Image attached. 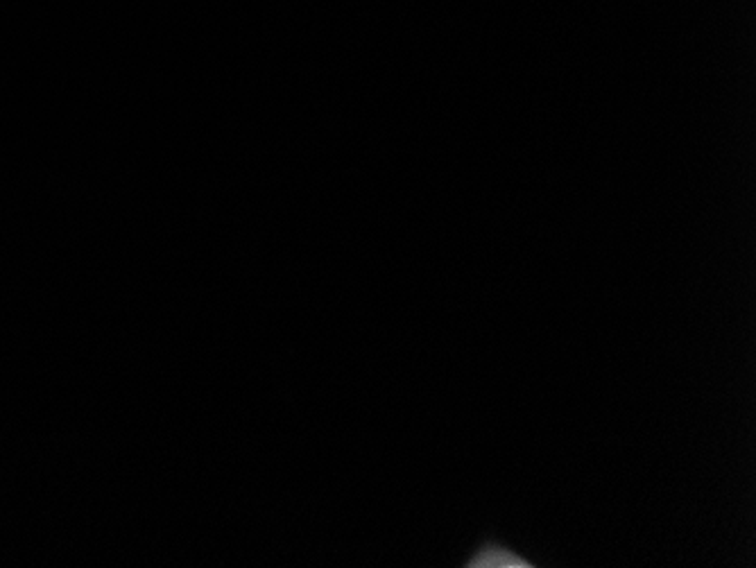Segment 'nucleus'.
Segmentation results:
<instances>
[{
	"mask_svg": "<svg viewBox=\"0 0 756 568\" xmlns=\"http://www.w3.org/2000/svg\"><path fill=\"white\" fill-rule=\"evenodd\" d=\"M465 566L474 568H523L532 566L528 559L512 553V550L503 548L501 544H487L478 550V553L469 559Z\"/></svg>",
	"mask_w": 756,
	"mask_h": 568,
	"instance_id": "f257e3e1",
	"label": "nucleus"
}]
</instances>
